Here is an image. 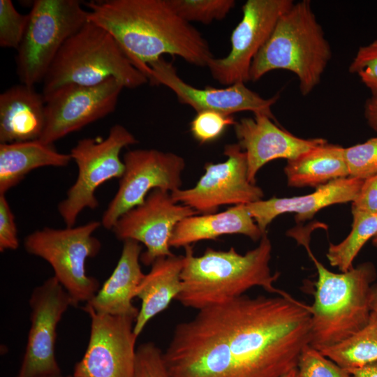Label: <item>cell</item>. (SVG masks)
<instances>
[{
	"label": "cell",
	"mask_w": 377,
	"mask_h": 377,
	"mask_svg": "<svg viewBox=\"0 0 377 377\" xmlns=\"http://www.w3.org/2000/svg\"><path fill=\"white\" fill-rule=\"evenodd\" d=\"M29 15L20 13L11 0H0V46L17 50L25 34Z\"/></svg>",
	"instance_id": "f546056e"
},
{
	"label": "cell",
	"mask_w": 377,
	"mask_h": 377,
	"mask_svg": "<svg viewBox=\"0 0 377 377\" xmlns=\"http://www.w3.org/2000/svg\"><path fill=\"white\" fill-rule=\"evenodd\" d=\"M364 180L346 177L320 186L310 194L291 198H272L246 205L261 232L266 233L268 225L284 213H295L297 223L311 219L320 209L336 204L353 202Z\"/></svg>",
	"instance_id": "d6986e66"
},
{
	"label": "cell",
	"mask_w": 377,
	"mask_h": 377,
	"mask_svg": "<svg viewBox=\"0 0 377 377\" xmlns=\"http://www.w3.org/2000/svg\"><path fill=\"white\" fill-rule=\"evenodd\" d=\"M281 377H300L298 368H294Z\"/></svg>",
	"instance_id": "ab89813d"
},
{
	"label": "cell",
	"mask_w": 377,
	"mask_h": 377,
	"mask_svg": "<svg viewBox=\"0 0 377 377\" xmlns=\"http://www.w3.org/2000/svg\"><path fill=\"white\" fill-rule=\"evenodd\" d=\"M271 253L267 233L257 247L244 254L234 247L228 251L209 247L202 255L195 256L192 246H186L182 289L176 300L185 307L199 311L240 297L255 286L276 295L290 296L274 285L279 274L271 272Z\"/></svg>",
	"instance_id": "3957f363"
},
{
	"label": "cell",
	"mask_w": 377,
	"mask_h": 377,
	"mask_svg": "<svg viewBox=\"0 0 377 377\" xmlns=\"http://www.w3.org/2000/svg\"><path fill=\"white\" fill-rule=\"evenodd\" d=\"M124 86L115 78L94 86L69 84L45 98V124L39 140H57L112 113Z\"/></svg>",
	"instance_id": "5bb4252c"
},
{
	"label": "cell",
	"mask_w": 377,
	"mask_h": 377,
	"mask_svg": "<svg viewBox=\"0 0 377 377\" xmlns=\"http://www.w3.org/2000/svg\"><path fill=\"white\" fill-rule=\"evenodd\" d=\"M284 172L291 187H318L349 177L345 148L324 142L288 160Z\"/></svg>",
	"instance_id": "d4e9b609"
},
{
	"label": "cell",
	"mask_w": 377,
	"mask_h": 377,
	"mask_svg": "<svg viewBox=\"0 0 377 377\" xmlns=\"http://www.w3.org/2000/svg\"><path fill=\"white\" fill-rule=\"evenodd\" d=\"M352 228L339 244H330L326 253L330 264L340 272L353 267V263L364 244L377 234V214L354 212Z\"/></svg>",
	"instance_id": "4316f807"
},
{
	"label": "cell",
	"mask_w": 377,
	"mask_h": 377,
	"mask_svg": "<svg viewBox=\"0 0 377 377\" xmlns=\"http://www.w3.org/2000/svg\"><path fill=\"white\" fill-rule=\"evenodd\" d=\"M124 172L118 190L103 214L101 225L112 230L124 213L142 204L154 189L170 193L181 188L185 161L172 152L154 149L127 151L123 158Z\"/></svg>",
	"instance_id": "30bf717a"
},
{
	"label": "cell",
	"mask_w": 377,
	"mask_h": 377,
	"mask_svg": "<svg viewBox=\"0 0 377 377\" xmlns=\"http://www.w3.org/2000/svg\"><path fill=\"white\" fill-rule=\"evenodd\" d=\"M234 234L247 236L253 241L260 240L264 235L246 205H234L219 213L184 218L175 226L170 246L186 247L199 241L215 239L223 235Z\"/></svg>",
	"instance_id": "7402d4cb"
},
{
	"label": "cell",
	"mask_w": 377,
	"mask_h": 377,
	"mask_svg": "<svg viewBox=\"0 0 377 377\" xmlns=\"http://www.w3.org/2000/svg\"><path fill=\"white\" fill-rule=\"evenodd\" d=\"M135 377H169L163 352L154 343L147 342L137 348Z\"/></svg>",
	"instance_id": "836d02e7"
},
{
	"label": "cell",
	"mask_w": 377,
	"mask_h": 377,
	"mask_svg": "<svg viewBox=\"0 0 377 377\" xmlns=\"http://www.w3.org/2000/svg\"><path fill=\"white\" fill-rule=\"evenodd\" d=\"M346 370L377 362V313L371 311L368 323L342 341L319 350Z\"/></svg>",
	"instance_id": "484cf974"
},
{
	"label": "cell",
	"mask_w": 377,
	"mask_h": 377,
	"mask_svg": "<svg viewBox=\"0 0 377 377\" xmlns=\"http://www.w3.org/2000/svg\"><path fill=\"white\" fill-rule=\"evenodd\" d=\"M91 319L88 345L75 364L74 377H135V319L101 314L84 305Z\"/></svg>",
	"instance_id": "4fadbf2b"
},
{
	"label": "cell",
	"mask_w": 377,
	"mask_h": 377,
	"mask_svg": "<svg viewBox=\"0 0 377 377\" xmlns=\"http://www.w3.org/2000/svg\"><path fill=\"white\" fill-rule=\"evenodd\" d=\"M141 252L140 243L131 239L124 241L114 269L96 295L85 305L98 313L135 320L139 309L133 304V300L145 275L140 264Z\"/></svg>",
	"instance_id": "ffe728a7"
},
{
	"label": "cell",
	"mask_w": 377,
	"mask_h": 377,
	"mask_svg": "<svg viewBox=\"0 0 377 377\" xmlns=\"http://www.w3.org/2000/svg\"><path fill=\"white\" fill-rule=\"evenodd\" d=\"M173 10L184 20L209 24L225 18L234 8V0H168Z\"/></svg>",
	"instance_id": "83f0119b"
},
{
	"label": "cell",
	"mask_w": 377,
	"mask_h": 377,
	"mask_svg": "<svg viewBox=\"0 0 377 377\" xmlns=\"http://www.w3.org/2000/svg\"><path fill=\"white\" fill-rule=\"evenodd\" d=\"M184 256L172 255L159 258L151 265L139 285L136 297L141 306L135 320L133 332L138 337L147 323L166 309L182 289L181 273Z\"/></svg>",
	"instance_id": "603a6c76"
},
{
	"label": "cell",
	"mask_w": 377,
	"mask_h": 377,
	"mask_svg": "<svg viewBox=\"0 0 377 377\" xmlns=\"http://www.w3.org/2000/svg\"><path fill=\"white\" fill-rule=\"evenodd\" d=\"M294 3L292 0H248L242 17L230 36V50L222 58H212L208 67L223 85L249 81L251 64L265 44L280 17Z\"/></svg>",
	"instance_id": "7c38bea8"
},
{
	"label": "cell",
	"mask_w": 377,
	"mask_h": 377,
	"mask_svg": "<svg viewBox=\"0 0 377 377\" xmlns=\"http://www.w3.org/2000/svg\"><path fill=\"white\" fill-rule=\"evenodd\" d=\"M233 377H281L310 343V306L291 295H246L197 313Z\"/></svg>",
	"instance_id": "6da1fadb"
},
{
	"label": "cell",
	"mask_w": 377,
	"mask_h": 377,
	"mask_svg": "<svg viewBox=\"0 0 377 377\" xmlns=\"http://www.w3.org/2000/svg\"><path fill=\"white\" fill-rule=\"evenodd\" d=\"M351 209L352 213L377 214V174L364 180Z\"/></svg>",
	"instance_id": "d590c367"
},
{
	"label": "cell",
	"mask_w": 377,
	"mask_h": 377,
	"mask_svg": "<svg viewBox=\"0 0 377 377\" xmlns=\"http://www.w3.org/2000/svg\"><path fill=\"white\" fill-rule=\"evenodd\" d=\"M72 160L70 154L60 153L53 145L39 140L0 143V194H5L36 168L65 167Z\"/></svg>",
	"instance_id": "cb8c5ba5"
},
{
	"label": "cell",
	"mask_w": 377,
	"mask_h": 377,
	"mask_svg": "<svg viewBox=\"0 0 377 377\" xmlns=\"http://www.w3.org/2000/svg\"><path fill=\"white\" fill-rule=\"evenodd\" d=\"M373 245L377 248V234L372 239Z\"/></svg>",
	"instance_id": "60d3db41"
},
{
	"label": "cell",
	"mask_w": 377,
	"mask_h": 377,
	"mask_svg": "<svg viewBox=\"0 0 377 377\" xmlns=\"http://www.w3.org/2000/svg\"><path fill=\"white\" fill-rule=\"evenodd\" d=\"M222 163H207L205 173L196 184L190 188L171 193L172 200L186 205L198 214H213L220 206L248 205L263 199L260 187L248 179L246 154L237 143L228 144Z\"/></svg>",
	"instance_id": "8fae6325"
},
{
	"label": "cell",
	"mask_w": 377,
	"mask_h": 377,
	"mask_svg": "<svg viewBox=\"0 0 377 377\" xmlns=\"http://www.w3.org/2000/svg\"><path fill=\"white\" fill-rule=\"evenodd\" d=\"M30 328L16 377H47L60 374L55 356L57 327L73 302L53 276L37 286L29 299Z\"/></svg>",
	"instance_id": "9a60e30c"
},
{
	"label": "cell",
	"mask_w": 377,
	"mask_h": 377,
	"mask_svg": "<svg viewBox=\"0 0 377 377\" xmlns=\"http://www.w3.org/2000/svg\"><path fill=\"white\" fill-rule=\"evenodd\" d=\"M235 123L232 115L204 110L196 112L190 128L193 138L200 144H205L219 138L228 126Z\"/></svg>",
	"instance_id": "4dcf8cb0"
},
{
	"label": "cell",
	"mask_w": 377,
	"mask_h": 377,
	"mask_svg": "<svg viewBox=\"0 0 377 377\" xmlns=\"http://www.w3.org/2000/svg\"><path fill=\"white\" fill-rule=\"evenodd\" d=\"M110 78L130 89L149 82L112 36L88 21L59 51L43 80L42 94L45 98L66 85L94 86Z\"/></svg>",
	"instance_id": "8992f818"
},
{
	"label": "cell",
	"mask_w": 377,
	"mask_h": 377,
	"mask_svg": "<svg viewBox=\"0 0 377 377\" xmlns=\"http://www.w3.org/2000/svg\"><path fill=\"white\" fill-rule=\"evenodd\" d=\"M370 308L371 311L377 313V283H374L371 289Z\"/></svg>",
	"instance_id": "f35d334b"
},
{
	"label": "cell",
	"mask_w": 377,
	"mask_h": 377,
	"mask_svg": "<svg viewBox=\"0 0 377 377\" xmlns=\"http://www.w3.org/2000/svg\"><path fill=\"white\" fill-rule=\"evenodd\" d=\"M29 15L16 66L21 83L34 86L66 40L88 22V10L77 0H36Z\"/></svg>",
	"instance_id": "ba28073f"
},
{
	"label": "cell",
	"mask_w": 377,
	"mask_h": 377,
	"mask_svg": "<svg viewBox=\"0 0 377 377\" xmlns=\"http://www.w3.org/2000/svg\"><path fill=\"white\" fill-rule=\"evenodd\" d=\"M101 222L92 221L77 227L54 229L45 227L28 235L24 247L29 254L47 262L54 276L66 290L73 306L88 302L99 290V281L87 275L86 261L95 257L101 248L93 233Z\"/></svg>",
	"instance_id": "52a82bcc"
},
{
	"label": "cell",
	"mask_w": 377,
	"mask_h": 377,
	"mask_svg": "<svg viewBox=\"0 0 377 377\" xmlns=\"http://www.w3.org/2000/svg\"><path fill=\"white\" fill-rule=\"evenodd\" d=\"M45 124V101L34 86L8 88L0 95V143L39 140Z\"/></svg>",
	"instance_id": "44dd1931"
},
{
	"label": "cell",
	"mask_w": 377,
	"mask_h": 377,
	"mask_svg": "<svg viewBox=\"0 0 377 377\" xmlns=\"http://www.w3.org/2000/svg\"><path fill=\"white\" fill-rule=\"evenodd\" d=\"M18 246L15 216L5 194H0V251L16 250Z\"/></svg>",
	"instance_id": "e575fe53"
},
{
	"label": "cell",
	"mask_w": 377,
	"mask_h": 377,
	"mask_svg": "<svg viewBox=\"0 0 377 377\" xmlns=\"http://www.w3.org/2000/svg\"><path fill=\"white\" fill-rule=\"evenodd\" d=\"M364 114L369 126L377 132V93L372 94L364 104Z\"/></svg>",
	"instance_id": "8d00e7d4"
},
{
	"label": "cell",
	"mask_w": 377,
	"mask_h": 377,
	"mask_svg": "<svg viewBox=\"0 0 377 377\" xmlns=\"http://www.w3.org/2000/svg\"><path fill=\"white\" fill-rule=\"evenodd\" d=\"M233 126L237 144L246 154L248 179L253 184L259 170L269 161L278 158L293 159L326 141L319 138L297 137L263 114H256L253 118H242Z\"/></svg>",
	"instance_id": "ac0fdd59"
},
{
	"label": "cell",
	"mask_w": 377,
	"mask_h": 377,
	"mask_svg": "<svg viewBox=\"0 0 377 377\" xmlns=\"http://www.w3.org/2000/svg\"><path fill=\"white\" fill-rule=\"evenodd\" d=\"M332 49L310 1L294 3L279 19L269 38L254 58L249 81L278 69L294 73L302 95L318 85L332 59Z\"/></svg>",
	"instance_id": "5b68a950"
},
{
	"label": "cell",
	"mask_w": 377,
	"mask_h": 377,
	"mask_svg": "<svg viewBox=\"0 0 377 377\" xmlns=\"http://www.w3.org/2000/svg\"><path fill=\"white\" fill-rule=\"evenodd\" d=\"M137 142L126 128L115 124L105 138H84L73 147L70 154L77 165V177L66 198L58 205V212L66 227H73L85 208L94 209L98 206L96 190L105 182L122 177L124 163L120 152Z\"/></svg>",
	"instance_id": "9c48e42d"
},
{
	"label": "cell",
	"mask_w": 377,
	"mask_h": 377,
	"mask_svg": "<svg viewBox=\"0 0 377 377\" xmlns=\"http://www.w3.org/2000/svg\"><path fill=\"white\" fill-rule=\"evenodd\" d=\"M149 82L163 85L175 94L182 104L191 107L196 112L213 110L232 115L234 113L251 111L254 114H263L276 121L271 109L279 96L264 98L249 89L244 82H237L226 87L207 86L198 89L183 80L172 63L163 57L149 64Z\"/></svg>",
	"instance_id": "e0dca14e"
},
{
	"label": "cell",
	"mask_w": 377,
	"mask_h": 377,
	"mask_svg": "<svg viewBox=\"0 0 377 377\" xmlns=\"http://www.w3.org/2000/svg\"><path fill=\"white\" fill-rule=\"evenodd\" d=\"M297 368L300 377H355L310 345L303 349Z\"/></svg>",
	"instance_id": "1f68e13d"
},
{
	"label": "cell",
	"mask_w": 377,
	"mask_h": 377,
	"mask_svg": "<svg viewBox=\"0 0 377 377\" xmlns=\"http://www.w3.org/2000/svg\"><path fill=\"white\" fill-rule=\"evenodd\" d=\"M85 5L88 21L109 32L148 80L149 64L163 54L197 66H207L214 57L200 32L168 0L91 1Z\"/></svg>",
	"instance_id": "7a4b0ae2"
},
{
	"label": "cell",
	"mask_w": 377,
	"mask_h": 377,
	"mask_svg": "<svg viewBox=\"0 0 377 377\" xmlns=\"http://www.w3.org/2000/svg\"><path fill=\"white\" fill-rule=\"evenodd\" d=\"M372 94L377 93V39L357 50L348 68Z\"/></svg>",
	"instance_id": "d6a6232c"
},
{
	"label": "cell",
	"mask_w": 377,
	"mask_h": 377,
	"mask_svg": "<svg viewBox=\"0 0 377 377\" xmlns=\"http://www.w3.org/2000/svg\"><path fill=\"white\" fill-rule=\"evenodd\" d=\"M197 214L190 207L175 202L170 192L154 189L142 204L121 216L112 230L119 240L143 244L146 251L141 254L140 261L149 266L159 258L174 255L170 241L175 226Z\"/></svg>",
	"instance_id": "2e32d148"
},
{
	"label": "cell",
	"mask_w": 377,
	"mask_h": 377,
	"mask_svg": "<svg viewBox=\"0 0 377 377\" xmlns=\"http://www.w3.org/2000/svg\"><path fill=\"white\" fill-rule=\"evenodd\" d=\"M349 177L366 179L377 174V137L345 148Z\"/></svg>",
	"instance_id": "f1b7e54d"
},
{
	"label": "cell",
	"mask_w": 377,
	"mask_h": 377,
	"mask_svg": "<svg viewBox=\"0 0 377 377\" xmlns=\"http://www.w3.org/2000/svg\"><path fill=\"white\" fill-rule=\"evenodd\" d=\"M303 244L318 273L314 301L310 306L309 345L318 350L337 344L369 321L371 289L376 279L374 265L365 262L347 272L327 269Z\"/></svg>",
	"instance_id": "277c9868"
},
{
	"label": "cell",
	"mask_w": 377,
	"mask_h": 377,
	"mask_svg": "<svg viewBox=\"0 0 377 377\" xmlns=\"http://www.w3.org/2000/svg\"><path fill=\"white\" fill-rule=\"evenodd\" d=\"M47 377H74V376L73 375H68V376H64L61 374H60L50 376Z\"/></svg>",
	"instance_id": "b9f144b4"
},
{
	"label": "cell",
	"mask_w": 377,
	"mask_h": 377,
	"mask_svg": "<svg viewBox=\"0 0 377 377\" xmlns=\"http://www.w3.org/2000/svg\"><path fill=\"white\" fill-rule=\"evenodd\" d=\"M347 371L355 377H377V362L362 368Z\"/></svg>",
	"instance_id": "74e56055"
}]
</instances>
